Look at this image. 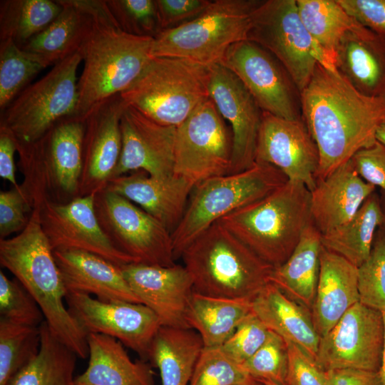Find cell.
Instances as JSON below:
<instances>
[{
    "instance_id": "cell-1",
    "label": "cell",
    "mask_w": 385,
    "mask_h": 385,
    "mask_svg": "<svg viewBox=\"0 0 385 385\" xmlns=\"http://www.w3.org/2000/svg\"><path fill=\"white\" fill-rule=\"evenodd\" d=\"M301 102L302 119L319 154L316 183L371 145L385 118V95L364 96L320 63L301 93Z\"/></svg>"
},
{
    "instance_id": "cell-2",
    "label": "cell",
    "mask_w": 385,
    "mask_h": 385,
    "mask_svg": "<svg viewBox=\"0 0 385 385\" xmlns=\"http://www.w3.org/2000/svg\"><path fill=\"white\" fill-rule=\"evenodd\" d=\"M0 263L36 300L53 334L79 358L86 359L88 334L64 304L68 292L41 225L39 205L34 207L22 231L0 238Z\"/></svg>"
},
{
    "instance_id": "cell-3",
    "label": "cell",
    "mask_w": 385,
    "mask_h": 385,
    "mask_svg": "<svg viewBox=\"0 0 385 385\" xmlns=\"http://www.w3.org/2000/svg\"><path fill=\"white\" fill-rule=\"evenodd\" d=\"M154 38L123 31L105 0H95L93 26L80 49L84 63L73 116L86 118L98 104L122 93L144 70Z\"/></svg>"
},
{
    "instance_id": "cell-4",
    "label": "cell",
    "mask_w": 385,
    "mask_h": 385,
    "mask_svg": "<svg viewBox=\"0 0 385 385\" xmlns=\"http://www.w3.org/2000/svg\"><path fill=\"white\" fill-rule=\"evenodd\" d=\"M311 192L288 180L263 198L217 221L274 268L283 264L312 222Z\"/></svg>"
},
{
    "instance_id": "cell-5",
    "label": "cell",
    "mask_w": 385,
    "mask_h": 385,
    "mask_svg": "<svg viewBox=\"0 0 385 385\" xmlns=\"http://www.w3.org/2000/svg\"><path fill=\"white\" fill-rule=\"evenodd\" d=\"M194 292L228 299H252L268 283L272 266L216 222L181 254Z\"/></svg>"
},
{
    "instance_id": "cell-6",
    "label": "cell",
    "mask_w": 385,
    "mask_h": 385,
    "mask_svg": "<svg viewBox=\"0 0 385 385\" xmlns=\"http://www.w3.org/2000/svg\"><path fill=\"white\" fill-rule=\"evenodd\" d=\"M210 67L183 58L153 57L120 95L126 105L154 121L178 127L210 98Z\"/></svg>"
},
{
    "instance_id": "cell-7",
    "label": "cell",
    "mask_w": 385,
    "mask_h": 385,
    "mask_svg": "<svg viewBox=\"0 0 385 385\" xmlns=\"http://www.w3.org/2000/svg\"><path fill=\"white\" fill-rule=\"evenodd\" d=\"M287 181L278 168L255 162L242 172L211 178L197 184L171 234L175 259L222 217L263 198Z\"/></svg>"
},
{
    "instance_id": "cell-8",
    "label": "cell",
    "mask_w": 385,
    "mask_h": 385,
    "mask_svg": "<svg viewBox=\"0 0 385 385\" xmlns=\"http://www.w3.org/2000/svg\"><path fill=\"white\" fill-rule=\"evenodd\" d=\"M262 1H212L200 15L160 31L153 40V57H173L205 66L220 64L228 48L247 40L251 16Z\"/></svg>"
},
{
    "instance_id": "cell-9",
    "label": "cell",
    "mask_w": 385,
    "mask_h": 385,
    "mask_svg": "<svg viewBox=\"0 0 385 385\" xmlns=\"http://www.w3.org/2000/svg\"><path fill=\"white\" fill-rule=\"evenodd\" d=\"M82 61L78 51L29 84L1 112L0 126L9 129L17 142L30 144L61 119L73 116L78 102L76 73Z\"/></svg>"
},
{
    "instance_id": "cell-10",
    "label": "cell",
    "mask_w": 385,
    "mask_h": 385,
    "mask_svg": "<svg viewBox=\"0 0 385 385\" xmlns=\"http://www.w3.org/2000/svg\"><path fill=\"white\" fill-rule=\"evenodd\" d=\"M247 40L271 53L301 93L317 63L327 68L319 48L300 19L297 0L262 1L252 14Z\"/></svg>"
},
{
    "instance_id": "cell-11",
    "label": "cell",
    "mask_w": 385,
    "mask_h": 385,
    "mask_svg": "<svg viewBox=\"0 0 385 385\" xmlns=\"http://www.w3.org/2000/svg\"><path fill=\"white\" fill-rule=\"evenodd\" d=\"M94 207L101 227L118 250L140 263L175 264L171 232L140 207L105 188L94 194Z\"/></svg>"
},
{
    "instance_id": "cell-12",
    "label": "cell",
    "mask_w": 385,
    "mask_h": 385,
    "mask_svg": "<svg viewBox=\"0 0 385 385\" xmlns=\"http://www.w3.org/2000/svg\"><path fill=\"white\" fill-rule=\"evenodd\" d=\"M232 133L210 98L176 128L173 173L195 185L229 174Z\"/></svg>"
},
{
    "instance_id": "cell-13",
    "label": "cell",
    "mask_w": 385,
    "mask_h": 385,
    "mask_svg": "<svg viewBox=\"0 0 385 385\" xmlns=\"http://www.w3.org/2000/svg\"><path fill=\"white\" fill-rule=\"evenodd\" d=\"M220 65L245 85L263 112L287 120L302 118L301 91L283 65L255 42L232 45Z\"/></svg>"
},
{
    "instance_id": "cell-14",
    "label": "cell",
    "mask_w": 385,
    "mask_h": 385,
    "mask_svg": "<svg viewBox=\"0 0 385 385\" xmlns=\"http://www.w3.org/2000/svg\"><path fill=\"white\" fill-rule=\"evenodd\" d=\"M384 339L382 312L359 302L320 337L315 360L324 371L354 369L377 372Z\"/></svg>"
},
{
    "instance_id": "cell-15",
    "label": "cell",
    "mask_w": 385,
    "mask_h": 385,
    "mask_svg": "<svg viewBox=\"0 0 385 385\" xmlns=\"http://www.w3.org/2000/svg\"><path fill=\"white\" fill-rule=\"evenodd\" d=\"M67 308L88 334L113 337L148 360L151 342L161 327L156 315L140 303L103 302L91 295L68 292Z\"/></svg>"
},
{
    "instance_id": "cell-16",
    "label": "cell",
    "mask_w": 385,
    "mask_h": 385,
    "mask_svg": "<svg viewBox=\"0 0 385 385\" xmlns=\"http://www.w3.org/2000/svg\"><path fill=\"white\" fill-rule=\"evenodd\" d=\"M39 205L41 225L53 251H85L119 266L138 262L104 233L96 214L94 194L75 197L66 204L55 203L43 195Z\"/></svg>"
},
{
    "instance_id": "cell-17",
    "label": "cell",
    "mask_w": 385,
    "mask_h": 385,
    "mask_svg": "<svg viewBox=\"0 0 385 385\" xmlns=\"http://www.w3.org/2000/svg\"><path fill=\"white\" fill-rule=\"evenodd\" d=\"M255 162L274 166L310 191L316 186L319 154L302 118L287 120L262 111Z\"/></svg>"
},
{
    "instance_id": "cell-18",
    "label": "cell",
    "mask_w": 385,
    "mask_h": 385,
    "mask_svg": "<svg viewBox=\"0 0 385 385\" xmlns=\"http://www.w3.org/2000/svg\"><path fill=\"white\" fill-rule=\"evenodd\" d=\"M209 95L232 128L229 174L247 170L255 163L262 111L242 81L220 64L210 67Z\"/></svg>"
},
{
    "instance_id": "cell-19",
    "label": "cell",
    "mask_w": 385,
    "mask_h": 385,
    "mask_svg": "<svg viewBox=\"0 0 385 385\" xmlns=\"http://www.w3.org/2000/svg\"><path fill=\"white\" fill-rule=\"evenodd\" d=\"M121 270L141 304L156 315L161 326L190 328L188 313L194 288L183 265L133 262L122 265Z\"/></svg>"
},
{
    "instance_id": "cell-20",
    "label": "cell",
    "mask_w": 385,
    "mask_h": 385,
    "mask_svg": "<svg viewBox=\"0 0 385 385\" xmlns=\"http://www.w3.org/2000/svg\"><path fill=\"white\" fill-rule=\"evenodd\" d=\"M120 125L121 152L111 179L136 170L155 177L174 174L177 127L160 124L128 105Z\"/></svg>"
},
{
    "instance_id": "cell-21",
    "label": "cell",
    "mask_w": 385,
    "mask_h": 385,
    "mask_svg": "<svg viewBox=\"0 0 385 385\" xmlns=\"http://www.w3.org/2000/svg\"><path fill=\"white\" fill-rule=\"evenodd\" d=\"M125 106L117 94L96 106L86 116L78 196L95 194L107 187L120 155V123Z\"/></svg>"
},
{
    "instance_id": "cell-22",
    "label": "cell",
    "mask_w": 385,
    "mask_h": 385,
    "mask_svg": "<svg viewBox=\"0 0 385 385\" xmlns=\"http://www.w3.org/2000/svg\"><path fill=\"white\" fill-rule=\"evenodd\" d=\"M195 185L175 174L155 177L133 171L109 180L107 188L158 220L172 234L180 222Z\"/></svg>"
},
{
    "instance_id": "cell-23",
    "label": "cell",
    "mask_w": 385,
    "mask_h": 385,
    "mask_svg": "<svg viewBox=\"0 0 385 385\" xmlns=\"http://www.w3.org/2000/svg\"><path fill=\"white\" fill-rule=\"evenodd\" d=\"M53 255L68 292L93 294L103 302L141 304L125 279L121 266L77 250H54Z\"/></svg>"
},
{
    "instance_id": "cell-24",
    "label": "cell",
    "mask_w": 385,
    "mask_h": 385,
    "mask_svg": "<svg viewBox=\"0 0 385 385\" xmlns=\"http://www.w3.org/2000/svg\"><path fill=\"white\" fill-rule=\"evenodd\" d=\"M336 71L357 91L369 97L385 95V34L357 23L338 45Z\"/></svg>"
},
{
    "instance_id": "cell-25",
    "label": "cell",
    "mask_w": 385,
    "mask_h": 385,
    "mask_svg": "<svg viewBox=\"0 0 385 385\" xmlns=\"http://www.w3.org/2000/svg\"><path fill=\"white\" fill-rule=\"evenodd\" d=\"M375 190L348 160L310 191L312 223L322 235L327 234L349 221Z\"/></svg>"
},
{
    "instance_id": "cell-26",
    "label": "cell",
    "mask_w": 385,
    "mask_h": 385,
    "mask_svg": "<svg viewBox=\"0 0 385 385\" xmlns=\"http://www.w3.org/2000/svg\"><path fill=\"white\" fill-rule=\"evenodd\" d=\"M359 302L358 267L323 247L316 294L311 314L320 337Z\"/></svg>"
},
{
    "instance_id": "cell-27",
    "label": "cell",
    "mask_w": 385,
    "mask_h": 385,
    "mask_svg": "<svg viewBox=\"0 0 385 385\" xmlns=\"http://www.w3.org/2000/svg\"><path fill=\"white\" fill-rule=\"evenodd\" d=\"M252 312L269 330L316 358L320 337L309 308L270 282L252 299Z\"/></svg>"
},
{
    "instance_id": "cell-28",
    "label": "cell",
    "mask_w": 385,
    "mask_h": 385,
    "mask_svg": "<svg viewBox=\"0 0 385 385\" xmlns=\"http://www.w3.org/2000/svg\"><path fill=\"white\" fill-rule=\"evenodd\" d=\"M88 364L76 385H155L150 364L133 361L116 339L88 334Z\"/></svg>"
},
{
    "instance_id": "cell-29",
    "label": "cell",
    "mask_w": 385,
    "mask_h": 385,
    "mask_svg": "<svg viewBox=\"0 0 385 385\" xmlns=\"http://www.w3.org/2000/svg\"><path fill=\"white\" fill-rule=\"evenodd\" d=\"M62 10L43 31L23 46L25 51L38 54L51 65L80 51L94 23L95 0H58Z\"/></svg>"
},
{
    "instance_id": "cell-30",
    "label": "cell",
    "mask_w": 385,
    "mask_h": 385,
    "mask_svg": "<svg viewBox=\"0 0 385 385\" xmlns=\"http://www.w3.org/2000/svg\"><path fill=\"white\" fill-rule=\"evenodd\" d=\"M322 234L311 222L289 258L272 272L270 282L286 295L312 307L319 279Z\"/></svg>"
},
{
    "instance_id": "cell-31",
    "label": "cell",
    "mask_w": 385,
    "mask_h": 385,
    "mask_svg": "<svg viewBox=\"0 0 385 385\" xmlns=\"http://www.w3.org/2000/svg\"><path fill=\"white\" fill-rule=\"evenodd\" d=\"M203 348L194 329L161 326L151 342L148 360L159 370L161 385H188Z\"/></svg>"
},
{
    "instance_id": "cell-32",
    "label": "cell",
    "mask_w": 385,
    "mask_h": 385,
    "mask_svg": "<svg viewBox=\"0 0 385 385\" xmlns=\"http://www.w3.org/2000/svg\"><path fill=\"white\" fill-rule=\"evenodd\" d=\"M85 125V118L66 117L46 134L48 174L63 192L74 197L82 172Z\"/></svg>"
},
{
    "instance_id": "cell-33",
    "label": "cell",
    "mask_w": 385,
    "mask_h": 385,
    "mask_svg": "<svg viewBox=\"0 0 385 385\" xmlns=\"http://www.w3.org/2000/svg\"><path fill=\"white\" fill-rule=\"evenodd\" d=\"M252 312V300L215 297L194 292L188 323L205 348L220 347Z\"/></svg>"
},
{
    "instance_id": "cell-34",
    "label": "cell",
    "mask_w": 385,
    "mask_h": 385,
    "mask_svg": "<svg viewBox=\"0 0 385 385\" xmlns=\"http://www.w3.org/2000/svg\"><path fill=\"white\" fill-rule=\"evenodd\" d=\"M383 222L381 198L374 191L349 221L322 235V247L359 267L369 257Z\"/></svg>"
},
{
    "instance_id": "cell-35",
    "label": "cell",
    "mask_w": 385,
    "mask_h": 385,
    "mask_svg": "<svg viewBox=\"0 0 385 385\" xmlns=\"http://www.w3.org/2000/svg\"><path fill=\"white\" fill-rule=\"evenodd\" d=\"M40 329L38 355L8 385H76L74 371L78 356L53 334L46 321Z\"/></svg>"
},
{
    "instance_id": "cell-36",
    "label": "cell",
    "mask_w": 385,
    "mask_h": 385,
    "mask_svg": "<svg viewBox=\"0 0 385 385\" xmlns=\"http://www.w3.org/2000/svg\"><path fill=\"white\" fill-rule=\"evenodd\" d=\"M300 19L319 48L327 68L336 71L334 61L343 35L358 21L338 0H297Z\"/></svg>"
},
{
    "instance_id": "cell-37",
    "label": "cell",
    "mask_w": 385,
    "mask_h": 385,
    "mask_svg": "<svg viewBox=\"0 0 385 385\" xmlns=\"http://www.w3.org/2000/svg\"><path fill=\"white\" fill-rule=\"evenodd\" d=\"M61 10L58 1H1L0 41L11 39L23 46L47 28Z\"/></svg>"
},
{
    "instance_id": "cell-38",
    "label": "cell",
    "mask_w": 385,
    "mask_h": 385,
    "mask_svg": "<svg viewBox=\"0 0 385 385\" xmlns=\"http://www.w3.org/2000/svg\"><path fill=\"white\" fill-rule=\"evenodd\" d=\"M51 66L43 56L21 48L13 40L0 41L1 112L29 85L41 70Z\"/></svg>"
},
{
    "instance_id": "cell-39",
    "label": "cell",
    "mask_w": 385,
    "mask_h": 385,
    "mask_svg": "<svg viewBox=\"0 0 385 385\" xmlns=\"http://www.w3.org/2000/svg\"><path fill=\"white\" fill-rule=\"evenodd\" d=\"M40 327H30L0 318V385L10 380L38 354Z\"/></svg>"
},
{
    "instance_id": "cell-40",
    "label": "cell",
    "mask_w": 385,
    "mask_h": 385,
    "mask_svg": "<svg viewBox=\"0 0 385 385\" xmlns=\"http://www.w3.org/2000/svg\"><path fill=\"white\" fill-rule=\"evenodd\" d=\"M359 302L381 312H385V230L376 234L368 259L358 267Z\"/></svg>"
},
{
    "instance_id": "cell-41",
    "label": "cell",
    "mask_w": 385,
    "mask_h": 385,
    "mask_svg": "<svg viewBox=\"0 0 385 385\" xmlns=\"http://www.w3.org/2000/svg\"><path fill=\"white\" fill-rule=\"evenodd\" d=\"M251 379L220 347H204L188 385H236Z\"/></svg>"
},
{
    "instance_id": "cell-42",
    "label": "cell",
    "mask_w": 385,
    "mask_h": 385,
    "mask_svg": "<svg viewBox=\"0 0 385 385\" xmlns=\"http://www.w3.org/2000/svg\"><path fill=\"white\" fill-rule=\"evenodd\" d=\"M241 365L250 376L257 381L287 385L288 351L285 340L270 331L264 344Z\"/></svg>"
},
{
    "instance_id": "cell-43",
    "label": "cell",
    "mask_w": 385,
    "mask_h": 385,
    "mask_svg": "<svg viewBox=\"0 0 385 385\" xmlns=\"http://www.w3.org/2000/svg\"><path fill=\"white\" fill-rule=\"evenodd\" d=\"M0 314L11 322L40 327L45 320L36 300L16 278L9 279L0 271Z\"/></svg>"
},
{
    "instance_id": "cell-44",
    "label": "cell",
    "mask_w": 385,
    "mask_h": 385,
    "mask_svg": "<svg viewBox=\"0 0 385 385\" xmlns=\"http://www.w3.org/2000/svg\"><path fill=\"white\" fill-rule=\"evenodd\" d=\"M121 29L130 34L155 38L160 32L155 0H106Z\"/></svg>"
},
{
    "instance_id": "cell-45",
    "label": "cell",
    "mask_w": 385,
    "mask_h": 385,
    "mask_svg": "<svg viewBox=\"0 0 385 385\" xmlns=\"http://www.w3.org/2000/svg\"><path fill=\"white\" fill-rule=\"evenodd\" d=\"M270 332L251 312L220 348L234 361L242 364L264 344Z\"/></svg>"
},
{
    "instance_id": "cell-46",
    "label": "cell",
    "mask_w": 385,
    "mask_h": 385,
    "mask_svg": "<svg viewBox=\"0 0 385 385\" xmlns=\"http://www.w3.org/2000/svg\"><path fill=\"white\" fill-rule=\"evenodd\" d=\"M31 206L34 207L33 196L25 185L0 192V238L24 229Z\"/></svg>"
},
{
    "instance_id": "cell-47",
    "label": "cell",
    "mask_w": 385,
    "mask_h": 385,
    "mask_svg": "<svg viewBox=\"0 0 385 385\" xmlns=\"http://www.w3.org/2000/svg\"><path fill=\"white\" fill-rule=\"evenodd\" d=\"M288 351L287 385H328L327 371L298 345L285 341Z\"/></svg>"
},
{
    "instance_id": "cell-48",
    "label": "cell",
    "mask_w": 385,
    "mask_h": 385,
    "mask_svg": "<svg viewBox=\"0 0 385 385\" xmlns=\"http://www.w3.org/2000/svg\"><path fill=\"white\" fill-rule=\"evenodd\" d=\"M358 175L385 194V146L376 141L357 151L350 159Z\"/></svg>"
},
{
    "instance_id": "cell-49",
    "label": "cell",
    "mask_w": 385,
    "mask_h": 385,
    "mask_svg": "<svg viewBox=\"0 0 385 385\" xmlns=\"http://www.w3.org/2000/svg\"><path fill=\"white\" fill-rule=\"evenodd\" d=\"M212 1L155 0L160 31L177 27L203 12Z\"/></svg>"
},
{
    "instance_id": "cell-50",
    "label": "cell",
    "mask_w": 385,
    "mask_h": 385,
    "mask_svg": "<svg viewBox=\"0 0 385 385\" xmlns=\"http://www.w3.org/2000/svg\"><path fill=\"white\" fill-rule=\"evenodd\" d=\"M346 12L363 26L385 34V0H338Z\"/></svg>"
},
{
    "instance_id": "cell-51",
    "label": "cell",
    "mask_w": 385,
    "mask_h": 385,
    "mask_svg": "<svg viewBox=\"0 0 385 385\" xmlns=\"http://www.w3.org/2000/svg\"><path fill=\"white\" fill-rule=\"evenodd\" d=\"M17 151L16 140L7 128L0 126V176L19 187L15 175L14 154Z\"/></svg>"
},
{
    "instance_id": "cell-52",
    "label": "cell",
    "mask_w": 385,
    "mask_h": 385,
    "mask_svg": "<svg viewBox=\"0 0 385 385\" xmlns=\"http://www.w3.org/2000/svg\"><path fill=\"white\" fill-rule=\"evenodd\" d=\"M328 385H382L379 371L354 369L327 371Z\"/></svg>"
},
{
    "instance_id": "cell-53",
    "label": "cell",
    "mask_w": 385,
    "mask_h": 385,
    "mask_svg": "<svg viewBox=\"0 0 385 385\" xmlns=\"http://www.w3.org/2000/svg\"><path fill=\"white\" fill-rule=\"evenodd\" d=\"M382 314H383L384 325V349H383L381 364V367L379 371V373L381 377L382 385H385V312H383Z\"/></svg>"
},
{
    "instance_id": "cell-54",
    "label": "cell",
    "mask_w": 385,
    "mask_h": 385,
    "mask_svg": "<svg viewBox=\"0 0 385 385\" xmlns=\"http://www.w3.org/2000/svg\"><path fill=\"white\" fill-rule=\"evenodd\" d=\"M375 138L385 146V118L377 128Z\"/></svg>"
},
{
    "instance_id": "cell-55",
    "label": "cell",
    "mask_w": 385,
    "mask_h": 385,
    "mask_svg": "<svg viewBox=\"0 0 385 385\" xmlns=\"http://www.w3.org/2000/svg\"><path fill=\"white\" fill-rule=\"evenodd\" d=\"M380 198H381V207H382L383 214H384V222H383L382 227L385 230V194L382 192H381V195L380 196Z\"/></svg>"
},
{
    "instance_id": "cell-56",
    "label": "cell",
    "mask_w": 385,
    "mask_h": 385,
    "mask_svg": "<svg viewBox=\"0 0 385 385\" xmlns=\"http://www.w3.org/2000/svg\"><path fill=\"white\" fill-rule=\"evenodd\" d=\"M236 385H264V384L261 381H257L252 378L245 382L236 384Z\"/></svg>"
},
{
    "instance_id": "cell-57",
    "label": "cell",
    "mask_w": 385,
    "mask_h": 385,
    "mask_svg": "<svg viewBox=\"0 0 385 385\" xmlns=\"http://www.w3.org/2000/svg\"><path fill=\"white\" fill-rule=\"evenodd\" d=\"M261 381L264 385H278L272 381Z\"/></svg>"
}]
</instances>
